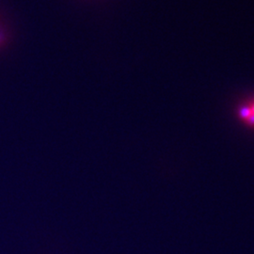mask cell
<instances>
[{"instance_id":"cell-1","label":"cell","mask_w":254,"mask_h":254,"mask_svg":"<svg viewBox=\"0 0 254 254\" xmlns=\"http://www.w3.org/2000/svg\"><path fill=\"white\" fill-rule=\"evenodd\" d=\"M237 121L244 127L254 129V94L240 101L235 111Z\"/></svg>"}]
</instances>
